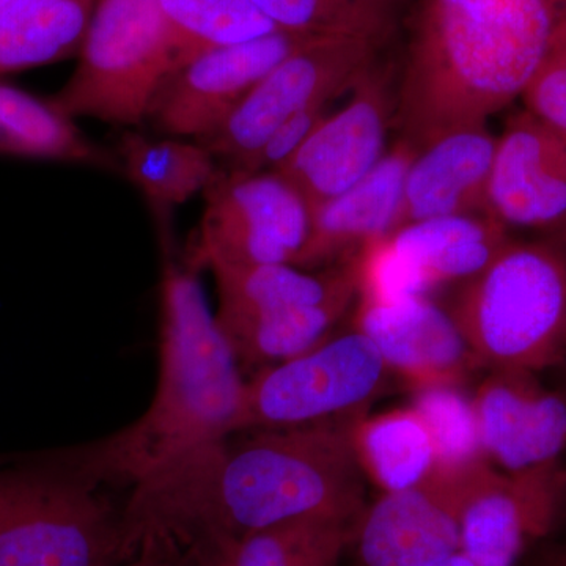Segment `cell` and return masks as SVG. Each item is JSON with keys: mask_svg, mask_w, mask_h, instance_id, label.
Instances as JSON below:
<instances>
[{"mask_svg": "<svg viewBox=\"0 0 566 566\" xmlns=\"http://www.w3.org/2000/svg\"><path fill=\"white\" fill-rule=\"evenodd\" d=\"M349 422L256 430L137 483L120 517L123 551L163 536L196 564L222 566L248 536L289 521L359 523L367 479Z\"/></svg>", "mask_w": 566, "mask_h": 566, "instance_id": "obj_1", "label": "cell"}, {"mask_svg": "<svg viewBox=\"0 0 566 566\" xmlns=\"http://www.w3.org/2000/svg\"><path fill=\"white\" fill-rule=\"evenodd\" d=\"M566 20L551 0H428L398 92L403 142L419 151L523 95Z\"/></svg>", "mask_w": 566, "mask_h": 566, "instance_id": "obj_2", "label": "cell"}, {"mask_svg": "<svg viewBox=\"0 0 566 566\" xmlns=\"http://www.w3.org/2000/svg\"><path fill=\"white\" fill-rule=\"evenodd\" d=\"M248 381L191 271L164 266L159 379L150 408L69 464L98 483L137 485L245 430Z\"/></svg>", "mask_w": 566, "mask_h": 566, "instance_id": "obj_3", "label": "cell"}, {"mask_svg": "<svg viewBox=\"0 0 566 566\" xmlns=\"http://www.w3.org/2000/svg\"><path fill=\"white\" fill-rule=\"evenodd\" d=\"M479 367L536 375L566 364V253L510 240L450 311Z\"/></svg>", "mask_w": 566, "mask_h": 566, "instance_id": "obj_4", "label": "cell"}, {"mask_svg": "<svg viewBox=\"0 0 566 566\" xmlns=\"http://www.w3.org/2000/svg\"><path fill=\"white\" fill-rule=\"evenodd\" d=\"M178 66L180 52L159 0H102L80 63L51 106L69 118L137 126Z\"/></svg>", "mask_w": 566, "mask_h": 566, "instance_id": "obj_5", "label": "cell"}, {"mask_svg": "<svg viewBox=\"0 0 566 566\" xmlns=\"http://www.w3.org/2000/svg\"><path fill=\"white\" fill-rule=\"evenodd\" d=\"M73 465L0 468V566H111L122 521Z\"/></svg>", "mask_w": 566, "mask_h": 566, "instance_id": "obj_6", "label": "cell"}, {"mask_svg": "<svg viewBox=\"0 0 566 566\" xmlns=\"http://www.w3.org/2000/svg\"><path fill=\"white\" fill-rule=\"evenodd\" d=\"M389 374L367 335L357 329L331 335L248 381L245 430L349 422L367 415Z\"/></svg>", "mask_w": 566, "mask_h": 566, "instance_id": "obj_7", "label": "cell"}, {"mask_svg": "<svg viewBox=\"0 0 566 566\" xmlns=\"http://www.w3.org/2000/svg\"><path fill=\"white\" fill-rule=\"evenodd\" d=\"M376 46L374 41L346 35L305 41L271 70L214 132L197 142L223 163V170L241 172L283 123L356 87L375 66Z\"/></svg>", "mask_w": 566, "mask_h": 566, "instance_id": "obj_8", "label": "cell"}, {"mask_svg": "<svg viewBox=\"0 0 566 566\" xmlns=\"http://www.w3.org/2000/svg\"><path fill=\"white\" fill-rule=\"evenodd\" d=\"M192 263L300 266L312 234V207L279 172L219 170L205 191Z\"/></svg>", "mask_w": 566, "mask_h": 566, "instance_id": "obj_9", "label": "cell"}, {"mask_svg": "<svg viewBox=\"0 0 566 566\" xmlns=\"http://www.w3.org/2000/svg\"><path fill=\"white\" fill-rule=\"evenodd\" d=\"M442 475L457 497L460 551L475 566H516L553 528L566 490L558 463L504 472L483 461Z\"/></svg>", "mask_w": 566, "mask_h": 566, "instance_id": "obj_10", "label": "cell"}, {"mask_svg": "<svg viewBox=\"0 0 566 566\" xmlns=\"http://www.w3.org/2000/svg\"><path fill=\"white\" fill-rule=\"evenodd\" d=\"M311 39L279 31L203 52L164 81L147 120L170 136L203 139L271 70Z\"/></svg>", "mask_w": 566, "mask_h": 566, "instance_id": "obj_11", "label": "cell"}, {"mask_svg": "<svg viewBox=\"0 0 566 566\" xmlns=\"http://www.w3.org/2000/svg\"><path fill=\"white\" fill-rule=\"evenodd\" d=\"M486 212L502 227L566 234V134L523 112L497 139Z\"/></svg>", "mask_w": 566, "mask_h": 566, "instance_id": "obj_12", "label": "cell"}, {"mask_svg": "<svg viewBox=\"0 0 566 566\" xmlns=\"http://www.w3.org/2000/svg\"><path fill=\"white\" fill-rule=\"evenodd\" d=\"M390 103L374 66L356 85L353 98L327 114L301 150L277 170L303 192L312 211L348 191L385 158L395 112Z\"/></svg>", "mask_w": 566, "mask_h": 566, "instance_id": "obj_13", "label": "cell"}, {"mask_svg": "<svg viewBox=\"0 0 566 566\" xmlns=\"http://www.w3.org/2000/svg\"><path fill=\"white\" fill-rule=\"evenodd\" d=\"M354 329L367 335L389 371L415 389L461 386L479 367L455 318L430 296L359 300Z\"/></svg>", "mask_w": 566, "mask_h": 566, "instance_id": "obj_14", "label": "cell"}, {"mask_svg": "<svg viewBox=\"0 0 566 566\" xmlns=\"http://www.w3.org/2000/svg\"><path fill=\"white\" fill-rule=\"evenodd\" d=\"M486 460L504 472L558 463L566 450V397L535 375L490 374L474 397Z\"/></svg>", "mask_w": 566, "mask_h": 566, "instance_id": "obj_15", "label": "cell"}, {"mask_svg": "<svg viewBox=\"0 0 566 566\" xmlns=\"http://www.w3.org/2000/svg\"><path fill=\"white\" fill-rule=\"evenodd\" d=\"M356 566H423L461 549L455 493L449 476L382 493L365 506L354 532Z\"/></svg>", "mask_w": 566, "mask_h": 566, "instance_id": "obj_16", "label": "cell"}, {"mask_svg": "<svg viewBox=\"0 0 566 566\" xmlns=\"http://www.w3.org/2000/svg\"><path fill=\"white\" fill-rule=\"evenodd\" d=\"M415 156V148L401 140L367 177L314 208L301 268L352 262L365 245L403 226L406 174Z\"/></svg>", "mask_w": 566, "mask_h": 566, "instance_id": "obj_17", "label": "cell"}, {"mask_svg": "<svg viewBox=\"0 0 566 566\" xmlns=\"http://www.w3.org/2000/svg\"><path fill=\"white\" fill-rule=\"evenodd\" d=\"M495 148L486 126L458 129L420 148L406 174L403 223L486 212Z\"/></svg>", "mask_w": 566, "mask_h": 566, "instance_id": "obj_18", "label": "cell"}, {"mask_svg": "<svg viewBox=\"0 0 566 566\" xmlns=\"http://www.w3.org/2000/svg\"><path fill=\"white\" fill-rule=\"evenodd\" d=\"M386 241L431 293L483 273L510 237L490 214L476 212L403 223Z\"/></svg>", "mask_w": 566, "mask_h": 566, "instance_id": "obj_19", "label": "cell"}, {"mask_svg": "<svg viewBox=\"0 0 566 566\" xmlns=\"http://www.w3.org/2000/svg\"><path fill=\"white\" fill-rule=\"evenodd\" d=\"M218 283L219 324L277 314L294 307L356 300L353 262L327 270H304L293 264H212Z\"/></svg>", "mask_w": 566, "mask_h": 566, "instance_id": "obj_20", "label": "cell"}, {"mask_svg": "<svg viewBox=\"0 0 566 566\" xmlns=\"http://www.w3.org/2000/svg\"><path fill=\"white\" fill-rule=\"evenodd\" d=\"M348 434L365 479L382 493L411 490L434 474L433 442L411 405L357 417Z\"/></svg>", "mask_w": 566, "mask_h": 566, "instance_id": "obj_21", "label": "cell"}, {"mask_svg": "<svg viewBox=\"0 0 566 566\" xmlns=\"http://www.w3.org/2000/svg\"><path fill=\"white\" fill-rule=\"evenodd\" d=\"M92 14L93 0H13L0 10V74L69 57Z\"/></svg>", "mask_w": 566, "mask_h": 566, "instance_id": "obj_22", "label": "cell"}, {"mask_svg": "<svg viewBox=\"0 0 566 566\" xmlns=\"http://www.w3.org/2000/svg\"><path fill=\"white\" fill-rule=\"evenodd\" d=\"M117 150L129 180L153 202L166 207L207 191L221 170L199 142L151 139L129 132L123 134Z\"/></svg>", "mask_w": 566, "mask_h": 566, "instance_id": "obj_23", "label": "cell"}, {"mask_svg": "<svg viewBox=\"0 0 566 566\" xmlns=\"http://www.w3.org/2000/svg\"><path fill=\"white\" fill-rule=\"evenodd\" d=\"M353 303L354 300L333 301L218 324L240 363L264 368L322 344L352 311Z\"/></svg>", "mask_w": 566, "mask_h": 566, "instance_id": "obj_24", "label": "cell"}, {"mask_svg": "<svg viewBox=\"0 0 566 566\" xmlns=\"http://www.w3.org/2000/svg\"><path fill=\"white\" fill-rule=\"evenodd\" d=\"M0 153L115 167L70 118L25 92L0 85Z\"/></svg>", "mask_w": 566, "mask_h": 566, "instance_id": "obj_25", "label": "cell"}, {"mask_svg": "<svg viewBox=\"0 0 566 566\" xmlns=\"http://www.w3.org/2000/svg\"><path fill=\"white\" fill-rule=\"evenodd\" d=\"M357 523L301 517L256 532L222 566H340Z\"/></svg>", "mask_w": 566, "mask_h": 566, "instance_id": "obj_26", "label": "cell"}, {"mask_svg": "<svg viewBox=\"0 0 566 566\" xmlns=\"http://www.w3.org/2000/svg\"><path fill=\"white\" fill-rule=\"evenodd\" d=\"M159 6L177 41L180 66L216 48L279 32L251 0H159Z\"/></svg>", "mask_w": 566, "mask_h": 566, "instance_id": "obj_27", "label": "cell"}, {"mask_svg": "<svg viewBox=\"0 0 566 566\" xmlns=\"http://www.w3.org/2000/svg\"><path fill=\"white\" fill-rule=\"evenodd\" d=\"M415 390L411 406L433 442L434 474H457L488 461L472 397H468L460 386Z\"/></svg>", "mask_w": 566, "mask_h": 566, "instance_id": "obj_28", "label": "cell"}, {"mask_svg": "<svg viewBox=\"0 0 566 566\" xmlns=\"http://www.w3.org/2000/svg\"><path fill=\"white\" fill-rule=\"evenodd\" d=\"M282 32L303 36H359L378 44L370 25L340 0H251Z\"/></svg>", "mask_w": 566, "mask_h": 566, "instance_id": "obj_29", "label": "cell"}, {"mask_svg": "<svg viewBox=\"0 0 566 566\" xmlns=\"http://www.w3.org/2000/svg\"><path fill=\"white\" fill-rule=\"evenodd\" d=\"M521 96L527 112L566 134V25Z\"/></svg>", "mask_w": 566, "mask_h": 566, "instance_id": "obj_30", "label": "cell"}, {"mask_svg": "<svg viewBox=\"0 0 566 566\" xmlns=\"http://www.w3.org/2000/svg\"><path fill=\"white\" fill-rule=\"evenodd\" d=\"M329 103L315 104L279 126L241 172H277L327 117Z\"/></svg>", "mask_w": 566, "mask_h": 566, "instance_id": "obj_31", "label": "cell"}, {"mask_svg": "<svg viewBox=\"0 0 566 566\" xmlns=\"http://www.w3.org/2000/svg\"><path fill=\"white\" fill-rule=\"evenodd\" d=\"M125 566H192L196 560L177 543L163 536H147L142 539Z\"/></svg>", "mask_w": 566, "mask_h": 566, "instance_id": "obj_32", "label": "cell"}, {"mask_svg": "<svg viewBox=\"0 0 566 566\" xmlns=\"http://www.w3.org/2000/svg\"><path fill=\"white\" fill-rule=\"evenodd\" d=\"M357 17L363 18L379 40L385 39L392 24L394 0H340Z\"/></svg>", "mask_w": 566, "mask_h": 566, "instance_id": "obj_33", "label": "cell"}, {"mask_svg": "<svg viewBox=\"0 0 566 566\" xmlns=\"http://www.w3.org/2000/svg\"><path fill=\"white\" fill-rule=\"evenodd\" d=\"M423 566H475L464 556L461 551L458 553L450 554V556L438 558V560L430 562V564Z\"/></svg>", "mask_w": 566, "mask_h": 566, "instance_id": "obj_34", "label": "cell"}, {"mask_svg": "<svg viewBox=\"0 0 566 566\" xmlns=\"http://www.w3.org/2000/svg\"><path fill=\"white\" fill-rule=\"evenodd\" d=\"M535 566H566V549L557 551L539 560Z\"/></svg>", "mask_w": 566, "mask_h": 566, "instance_id": "obj_35", "label": "cell"}, {"mask_svg": "<svg viewBox=\"0 0 566 566\" xmlns=\"http://www.w3.org/2000/svg\"><path fill=\"white\" fill-rule=\"evenodd\" d=\"M553 244H556L557 248H560L562 251H564L566 253V234H565V237H562L560 240L556 241V243H553Z\"/></svg>", "mask_w": 566, "mask_h": 566, "instance_id": "obj_36", "label": "cell"}, {"mask_svg": "<svg viewBox=\"0 0 566 566\" xmlns=\"http://www.w3.org/2000/svg\"><path fill=\"white\" fill-rule=\"evenodd\" d=\"M11 2H13V0H0V10L6 9Z\"/></svg>", "mask_w": 566, "mask_h": 566, "instance_id": "obj_37", "label": "cell"}]
</instances>
